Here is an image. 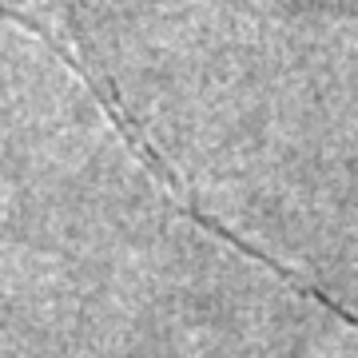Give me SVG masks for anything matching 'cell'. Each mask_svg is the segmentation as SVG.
<instances>
[{
  "instance_id": "cell-1",
  "label": "cell",
  "mask_w": 358,
  "mask_h": 358,
  "mask_svg": "<svg viewBox=\"0 0 358 358\" xmlns=\"http://www.w3.org/2000/svg\"><path fill=\"white\" fill-rule=\"evenodd\" d=\"M0 16H4V20H13V24H20L24 32H32V36H36L40 44H44V48H48L52 56H56V60H60V64H64L68 72H72V76L92 92V100H96V108L103 112V120L112 124V131L120 136V143L136 155V164L152 176V183L179 207V211H183V215L192 219V223H199L203 231H211L215 239H223V243L247 251L243 239H235L223 223H215L203 207L195 203V195L183 187L179 171L167 164L159 152H155L152 140L140 131V124L128 115V108H124V100H120V92L112 88L108 72H103L100 60L88 52L84 32H80L76 16H72V8H68L64 0H0Z\"/></svg>"
}]
</instances>
